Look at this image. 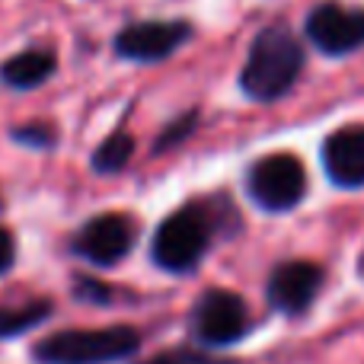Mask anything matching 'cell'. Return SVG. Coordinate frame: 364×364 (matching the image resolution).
<instances>
[{
  "label": "cell",
  "mask_w": 364,
  "mask_h": 364,
  "mask_svg": "<svg viewBox=\"0 0 364 364\" xmlns=\"http://www.w3.org/2000/svg\"><path fill=\"white\" fill-rule=\"evenodd\" d=\"M243 220L230 195L214 192L208 198H192L160 218L151 233V262L164 275H192L208 259L220 237L240 233Z\"/></svg>",
  "instance_id": "obj_1"
},
{
  "label": "cell",
  "mask_w": 364,
  "mask_h": 364,
  "mask_svg": "<svg viewBox=\"0 0 364 364\" xmlns=\"http://www.w3.org/2000/svg\"><path fill=\"white\" fill-rule=\"evenodd\" d=\"M307 38H301L288 23H269L252 36L246 48L237 87L256 106H272L297 87L307 68Z\"/></svg>",
  "instance_id": "obj_2"
},
{
  "label": "cell",
  "mask_w": 364,
  "mask_h": 364,
  "mask_svg": "<svg viewBox=\"0 0 364 364\" xmlns=\"http://www.w3.org/2000/svg\"><path fill=\"white\" fill-rule=\"evenodd\" d=\"M144 346L141 329L115 323L100 329H58L29 348L32 364H122Z\"/></svg>",
  "instance_id": "obj_3"
},
{
  "label": "cell",
  "mask_w": 364,
  "mask_h": 364,
  "mask_svg": "<svg viewBox=\"0 0 364 364\" xmlns=\"http://www.w3.org/2000/svg\"><path fill=\"white\" fill-rule=\"evenodd\" d=\"M307 166L288 151L262 154L243 173V192L262 214H291L307 198Z\"/></svg>",
  "instance_id": "obj_4"
},
{
  "label": "cell",
  "mask_w": 364,
  "mask_h": 364,
  "mask_svg": "<svg viewBox=\"0 0 364 364\" xmlns=\"http://www.w3.org/2000/svg\"><path fill=\"white\" fill-rule=\"evenodd\" d=\"M188 342L211 352H224L243 342L252 329V314L243 294L230 288H208L188 310Z\"/></svg>",
  "instance_id": "obj_5"
},
{
  "label": "cell",
  "mask_w": 364,
  "mask_h": 364,
  "mask_svg": "<svg viewBox=\"0 0 364 364\" xmlns=\"http://www.w3.org/2000/svg\"><path fill=\"white\" fill-rule=\"evenodd\" d=\"M141 240V224L132 211L90 214L68 240V252L90 269H112L125 262Z\"/></svg>",
  "instance_id": "obj_6"
},
{
  "label": "cell",
  "mask_w": 364,
  "mask_h": 364,
  "mask_svg": "<svg viewBox=\"0 0 364 364\" xmlns=\"http://www.w3.org/2000/svg\"><path fill=\"white\" fill-rule=\"evenodd\" d=\"M192 38V19H132L112 36V55L128 64H164Z\"/></svg>",
  "instance_id": "obj_7"
},
{
  "label": "cell",
  "mask_w": 364,
  "mask_h": 364,
  "mask_svg": "<svg viewBox=\"0 0 364 364\" xmlns=\"http://www.w3.org/2000/svg\"><path fill=\"white\" fill-rule=\"evenodd\" d=\"M304 38L323 58H352L364 51V6L323 0L304 16Z\"/></svg>",
  "instance_id": "obj_8"
},
{
  "label": "cell",
  "mask_w": 364,
  "mask_h": 364,
  "mask_svg": "<svg viewBox=\"0 0 364 364\" xmlns=\"http://www.w3.org/2000/svg\"><path fill=\"white\" fill-rule=\"evenodd\" d=\"M326 284V269L314 259L278 262L265 278V304L288 320H304Z\"/></svg>",
  "instance_id": "obj_9"
},
{
  "label": "cell",
  "mask_w": 364,
  "mask_h": 364,
  "mask_svg": "<svg viewBox=\"0 0 364 364\" xmlns=\"http://www.w3.org/2000/svg\"><path fill=\"white\" fill-rule=\"evenodd\" d=\"M323 176L342 192L364 188V122H352L323 138Z\"/></svg>",
  "instance_id": "obj_10"
},
{
  "label": "cell",
  "mask_w": 364,
  "mask_h": 364,
  "mask_svg": "<svg viewBox=\"0 0 364 364\" xmlns=\"http://www.w3.org/2000/svg\"><path fill=\"white\" fill-rule=\"evenodd\" d=\"M58 74V51L51 45H29L0 61V83L13 93H32Z\"/></svg>",
  "instance_id": "obj_11"
},
{
  "label": "cell",
  "mask_w": 364,
  "mask_h": 364,
  "mask_svg": "<svg viewBox=\"0 0 364 364\" xmlns=\"http://www.w3.org/2000/svg\"><path fill=\"white\" fill-rule=\"evenodd\" d=\"M51 314H55V301H48V297H32L23 304H0V342L32 333Z\"/></svg>",
  "instance_id": "obj_12"
},
{
  "label": "cell",
  "mask_w": 364,
  "mask_h": 364,
  "mask_svg": "<svg viewBox=\"0 0 364 364\" xmlns=\"http://www.w3.org/2000/svg\"><path fill=\"white\" fill-rule=\"evenodd\" d=\"M138 151V138H134L128 128H115L102 138V144L90 154V170L96 176H115V173L128 170V164L134 160Z\"/></svg>",
  "instance_id": "obj_13"
},
{
  "label": "cell",
  "mask_w": 364,
  "mask_h": 364,
  "mask_svg": "<svg viewBox=\"0 0 364 364\" xmlns=\"http://www.w3.org/2000/svg\"><path fill=\"white\" fill-rule=\"evenodd\" d=\"M6 138L19 147H29V151H55L58 147V128H55V122L32 119V122L10 125L6 128Z\"/></svg>",
  "instance_id": "obj_14"
},
{
  "label": "cell",
  "mask_w": 364,
  "mask_h": 364,
  "mask_svg": "<svg viewBox=\"0 0 364 364\" xmlns=\"http://www.w3.org/2000/svg\"><path fill=\"white\" fill-rule=\"evenodd\" d=\"M198 122H201V112H198V109H188V112L176 115L173 122H166L164 132H160L157 141H154L151 154H154V157H160V154H166V151H173V147H179L182 141L192 138V132L198 128Z\"/></svg>",
  "instance_id": "obj_15"
},
{
  "label": "cell",
  "mask_w": 364,
  "mask_h": 364,
  "mask_svg": "<svg viewBox=\"0 0 364 364\" xmlns=\"http://www.w3.org/2000/svg\"><path fill=\"white\" fill-rule=\"evenodd\" d=\"M141 364H240V361L214 355L211 348H201L195 342H188V346H179V348H166V352L154 355V358H147Z\"/></svg>",
  "instance_id": "obj_16"
},
{
  "label": "cell",
  "mask_w": 364,
  "mask_h": 364,
  "mask_svg": "<svg viewBox=\"0 0 364 364\" xmlns=\"http://www.w3.org/2000/svg\"><path fill=\"white\" fill-rule=\"evenodd\" d=\"M70 294L80 304H96V307L115 304V288L106 284L102 278L90 275V272H74V278H70Z\"/></svg>",
  "instance_id": "obj_17"
},
{
  "label": "cell",
  "mask_w": 364,
  "mask_h": 364,
  "mask_svg": "<svg viewBox=\"0 0 364 364\" xmlns=\"http://www.w3.org/2000/svg\"><path fill=\"white\" fill-rule=\"evenodd\" d=\"M13 265H16V237L10 227L0 224V278L10 275Z\"/></svg>",
  "instance_id": "obj_18"
},
{
  "label": "cell",
  "mask_w": 364,
  "mask_h": 364,
  "mask_svg": "<svg viewBox=\"0 0 364 364\" xmlns=\"http://www.w3.org/2000/svg\"><path fill=\"white\" fill-rule=\"evenodd\" d=\"M0 211H4V195H0Z\"/></svg>",
  "instance_id": "obj_19"
}]
</instances>
